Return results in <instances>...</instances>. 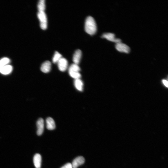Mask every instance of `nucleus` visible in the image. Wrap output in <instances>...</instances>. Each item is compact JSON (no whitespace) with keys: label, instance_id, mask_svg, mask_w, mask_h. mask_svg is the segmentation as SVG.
Here are the masks:
<instances>
[{"label":"nucleus","instance_id":"obj_8","mask_svg":"<svg viewBox=\"0 0 168 168\" xmlns=\"http://www.w3.org/2000/svg\"><path fill=\"white\" fill-rule=\"evenodd\" d=\"M85 160L82 156H79L76 158L73 161L72 165L73 168H77L82 165L84 163Z\"/></svg>","mask_w":168,"mask_h":168},{"label":"nucleus","instance_id":"obj_4","mask_svg":"<svg viewBox=\"0 0 168 168\" xmlns=\"http://www.w3.org/2000/svg\"><path fill=\"white\" fill-rule=\"evenodd\" d=\"M115 48L120 52L127 53L130 52V47L127 45L121 42L116 43Z\"/></svg>","mask_w":168,"mask_h":168},{"label":"nucleus","instance_id":"obj_18","mask_svg":"<svg viewBox=\"0 0 168 168\" xmlns=\"http://www.w3.org/2000/svg\"><path fill=\"white\" fill-rule=\"evenodd\" d=\"M61 168H73L72 164L70 163H68L62 167Z\"/></svg>","mask_w":168,"mask_h":168},{"label":"nucleus","instance_id":"obj_12","mask_svg":"<svg viewBox=\"0 0 168 168\" xmlns=\"http://www.w3.org/2000/svg\"><path fill=\"white\" fill-rule=\"evenodd\" d=\"M33 162L36 168H41V157L39 154L37 153L33 158Z\"/></svg>","mask_w":168,"mask_h":168},{"label":"nucleus","instance_id":"obj_5","mask_svg":"<svg viewBox=\"0 0 168 168\" xmlns=\"http://www.w3.org/2000/svg\"><path fill=\"white\" fill-rule=\"evenodd\" d=\"M57 64L59 71L64 72L67 70L68 67V62L66 59L62 57L57 62Z\"/></svg>","mask_w":168,"mask_h":168},{"label":"nucleus","instance_id":"obj_13","mask_svg":"<svg viewBox=\"0 0 168 168\" xmlns=\"http://www.w3.org/2000/svg\"><path fill=\"white\" fill-rule=\"evenodd\" d=\"M12 67L8 64L0 69V73L3 75H9L12 72Z\"/></svg>","mask_w":168,"mask_h":168},{"label":"nucleus","instance_id":"obj_10","mask_svg":"<svg viewBox=\"0 0 168 168\" xmlns=\"http://www.w3.org/2000/svg\"><path fill=\"white\" fill-rule=\"evenodd\" d=\"M82 55V51L80 50H77L75 51L73 58V61L74 64H79Z\"/></svg>","mask_w":168,"mask_h":168},{"label":"nucleus","instance_id":"obj_6","mask_svg":"<svg viewBox=\"0 0 168 168\" xmlns=\"http://www.w3.org/2000/svg\"><path fill=\"white\" fill-rule=\"evenodd\" d=\"M102 37L111 41L115 42L116 44L121 41V40L120 39L116 38L115 34L113 33H107L103 34Z\"/></svg>","mask_w":168,"mask_h":168},{"label":"nucleus","instance_id":"obj_17","mask_svg":"<svg viewBox=\"0 0 168 168\" xmlns=\"http://www.w3.org/2000/svg\"><path fill=\"white\" fill-rule=\"evenodd\" d=\"M62 58V56L58 52H55L53 59V62L54 63H57L59 60Z\"/></svg>","mask_w":168,"mask_h":168},{"label":"nucleus","instance_id":"obj_1","mask_svg":"<svg viewBox=\"0 0 168 168\" xmlns=\"http://www.w3.org/2000/svg\"><path fill=\"white\" fill-rule=\"evenodd\" d=\"M85 30L90 35H94L97 31V27L95 20L91 16H88L86 19L85 24Z\"/></svg>","mask_w":168,"mask_h":168},{"label":"nucleus","instance_id":"obj_2","mask_svg":"<svg viewBox=\"0 0 168 168\" xmlns=\"http://www.w3.org/2000/svg\"><path fill=\"white\" fill-rule=\"evenodd\" d=\"M80 68L78 64H73L68 68V73L72 78L75 79H80L81 75L80 71Z\"/></svg>","mask_w":168,"mask_h":168},{"label":"nucleus","instance_id":"obj_15","mask_svg":"<svg viewBox=\"0 0 168 168\" xmlns=\"http://www.w3.org/2000/svg\"><path fill=\"white\" fill-rule=\"evenodd\" d=\"M38 12H44L46 8L45 0H40L39 1L37 5Z\"/></svg>","mask_w":168,"mask_h":168},{"label":"nucleus","instance_id":"obj_11","mask_svg":"<svg viewBox=\"0 0 168 168\" xmlns=\"http://www.w3.org/2000/svg\"><path fill=\"white\" fill-rule=\"evenodd\" d=\"M46 127L48 130H53L55 128V124L54 120L52 118L49 117L46 120Z\"/></svg>","mask_w":168,"mask_h":168},{"label":"nucleus","instance_id":"obj_19","mask_svg":"<svg viewBox=\"0 0 168 168\" xmlns=\"http://www.w3.org/2000/svg\"><path fill=\"white\" fill-rule=\"evenodd\" d=\"M162 82L164 84L165 86L166 87H168V82L167 81L165 80H162Z\"/></svg>","mask_w":168,"mask_h":168},{"label":"nucleus","instance_id":"obj_9","mask_svg":"<svg viewBox=\"0 0 168 168\" xmlns=\"http://www.w3.org/2000/svg\"><path fill=\"white\" fill-rule=\"evenodd\" d=\"M51 64L49 61H46L43 63L41 67V70L42 72L47 73L50 72L51 69Z\"/></svg>","mask_w":168,"mask_h":168},{"label":"nucleus","instance_id":"obj_16","mask_svg":"<svg viewBox=\"0 0 168 168\" xmlns=\"http://www.w3.org/2000/svg\"><path fill=\"white\" fill-rule=\"evenodd\" d=\"M10 62V59L8 58H3L0 60V69L9 64Z\"/></svg>","mask_w":168,"mask_h":168},{"label":"nucleus","instance_id":"obj_7","mask_svg":"<svg viewBox=\"0 0 168 168\" xmlns=\"http://www.w3.org/2000/svg\"><path fill=\"white\" fill-rule=\"evenodd\" d=\"M37 135L38 136H41L44 131V120L40 118L37 120Z\"/></svg>","mask_w":168,"mask_h":168},{"label":"nucleus","instance_id":"obj_14","mask_svg":"<svg viewBox=\"0 0 168 168\" xmlns=\"http://www.w3.org/2000/svg\"><path fill=\"white\" fill-rule=\"evenodd\" d=\"M74 85L78 91L80 92L83 91L84 84L83 81L80 79L75 80Z\"/></svg>","mask_w":168,"mask_h":168},{"label":"nucleus","instance_id":"obj_3","mask_svg":"<svg viewBox=\"0 0 168 168\" xmlns=\"http://www.w3.org/2000/svg\"><path fill=\"white\" fill-rule=\"evenodd\" d=\"M37 15L40 21L41 28L43 30H46L47 27V21L46 15L45 12H38Z\"/></svg>","mask_w":168,"mask_h":168}]
</instances>
